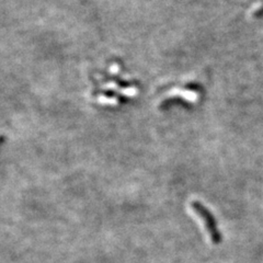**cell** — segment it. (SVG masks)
<instances>
[{
    "label": "cell",
    "instance_id": "6da1fadb",
    "mask_svg": "<svg viewBox=\"0 0 263 263\" xmlns=\"http://www.w3.org/2000/svg\"><path fill=\"white\" fill-rule=\"evenodd\" d=\"M191 207H192L193 211L204 221L205 228L211 237L212 242L215 245L220 244L222 240V236H221L220 230L218 229L217 221L215 219L214 215L211 213V211L209 209H206V207L198 201H193L191 203Z\"/></svg>",
    "mask_w": 263,
    "mask_h": 263
},
{
    "label": "cell",
    "instance_id": "7a4b0ae2",
    "mask_svg": "<svg viewBox=\"0 0 263 263\" xmlns=\"http://www.w3.org/2000/svg\"><path fill=\"white\" fill-rule=\"evenodd\" d=\"M254 17H257V18H262L263 17V7L261 8L260 10H258L256 13H254Z\"/></svg>",
    "mask_w": 263,
    "mask_h": 263
}]
</instances>
